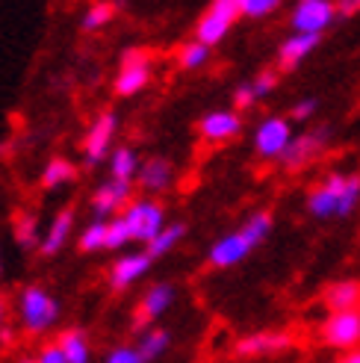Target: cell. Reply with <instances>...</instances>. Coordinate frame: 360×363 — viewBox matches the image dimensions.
Instances as JSON below:
<instances>
[{"instance_id": "obj_22", "label": "cell", "mask_w": 360, "mask_h": 363, "mask_svg": "<svg viewBox=\"0 0 360 363\" xmlns=\"http://www.w3.org/2000/svg\"><path fill=\"white\" fill-rule=\"evenodd\" d=\"M184 237H186V225H184V222H171V225H166L163 230L157 233V240H151V242H148L145 254H148L151 260L166 257L169 251H174L180 242H184Z\"/></svg>"}, {"instance_id": "obj_9", "label": "cell", "mask_w": 360, "mask_h": 363, "mask_svg": "<svg viewBox=\"0 0 360 363\" xmlns=\"http://www.w3.org/2000/svg\"><path fill=\"white\" fill-rule=\"evenodd\" d=\"M346 177H349V174H343V172H331V174L308 195V213L313 216V219H319V222L339 219V204H343Z\"/></svg>"}, {"instance_id": "obj_6", "label": "cell", "mask_w": 360, "mask_h": 363, "mask_svg": "<svg viewBox=\"0 0 360 363\" xmlns=\"http://www.w3.org/2000/svg\"><path fill=\"white\" fill-rule=\"evenodd\" d=\"M148 83H151V57H148L145 50H139V48L124 50L121 65H118V74H116V95L133 98Z\"/></svg>"}, {"instance_id": "obj_1", "label": "cell", "mask_w": 360, "mask_h": 363, "mask_svg": "<svg viewBox=\"0 0 360 363\" xmlns=\"http://www.w3.org/2000/svg\"><path fill=\"white\" fill-rule=\"evenodd\" d=\"M272 228H275V219H272V213H269V210H260V213H254V216H248V222H245L240 230L225 233L222 240H215V242L210 245L207 263H210L213 269H230V266L242 263L251 251L269 240Z\"/></svg>"}, {"instance_id": "obj_16", "label": "cell", "mask_w": 360, "mask_h": 363, "mask_svg": "<svg viewBox=\"0 0 360 363\" xmlns=\"http://www.w3.org/2000/svg\"><path fill=\"white\" fill-rule=\"evenodd\" d=\"M198 130L207 142H227L242 133V116L237 110H213L198 121Z\"/></svg>"}, {"instance_id": "obj_38", "label": "cell", "mask_w": 360, "mask_h": 363, "mask_svg": "<svg viewBox=\"0 0 360 363\" xmlns=\"http://www.w3.org/2000/svg\"><path fill=\"white\" fill-rule=\"evenodd\" d=\"M337 363H360V349H354V352H346V354L339 357Z\"/></svg>"}, {"instance_id": "obj_2", "label": "cell", "mask_w": 360, "mask_h": 363, "mask_svg": "<svg viewBox=\"0 0 360 363\" xmlns=\"http://www.w3.org/2000/svg\"><path fill=\"white\" fill-rule=\"evenodd\" d=\"M18 316L30 334H45L60 319V301L45 286H24L18 296Z\"/></svg>"}, {"instance_id": "obj_23", "label": "cell", "mask_w": 360, "mask_h": 363, "mask_svg": "<svg viewBox=\"0 0 360 363\" xmlns=\"http://www.w3.org/2000/svg\"><path fill=\"white\" fill-rule=\"evenodd\" d=\"M57 346L62 349L65 363H89V357H92V352H89V340H86V334L80 328L62 331Z\"/></svg>"}, {"instance_id": "obj_4", "label": "cell", "mask_w": 360, "mask_h": 363, "mask_svg": "<svg viewBox=\"0 0 360 363\" xmlns=\"http://www.w3.org/2000/svg\"><path fill=\"white\" fill-rule=\"evenodd\" d=\"M121 219L128 222L130 230V242H151L157 240V233L166 228V210L157 201H130L124 207Z\"/></svg>"}, {"instance_id": "obj_13", "label": "cell", "mask_w": 360, "mask_h": 363, "mask_svg": "<svg viewBox=\"0 0 360 363\" xmlns=\"http://www.w3.org/2000/svg\"><path fill=\"white\" fill-rule=\"evenodd\" d=\"M130 192H133V184H121V180H103V184L95 189L92 195V210H95V219L98 222H110L118 216L121 207H128L130 201Z\"/></svg>"}, {"instance_id": "obj_12", "label": "cell", "mask_w": 360, "mask_h": 363, "mask_svg": "<svg viewBox=\"0 0 360 363\" xmlns=\"http://www.w3.org/2000/svg\"><path fill=\"white\" fill-rule=\"evenodd\" d=\"M174 298H177V289H174L171 284H166V281L148 286L145 296H142L139 311H136V319H133V334L142 337L145 331H151V322L163 316L169 307L174 304Z\"/></svg>"}, {"instance_id": "obj_26", "label": "cell", "mask_w": 360, "mask_h": 363, "mask_svg": "<svg viewBox=\"0 0 360 363\" xmlns=\"http://www.w3.org/2000/svg\"><path fill=\"white\" fill-rule=\"evenodd\" d=\"M12 237L21 248H33V245H42L39 237V219L33 213H18L15 222H12Z\"/></svg>"}, {"instance_id": "obj_10", "label": "cell", "mask_w": 360, "mask_h": 363, "mask_svg": "<svg viewBox=\"0 0 360 363\" xmlns=\"http://www.w3.org/2000/svg\"><path fill=\"white\" fill-rule=\"evenodd\" d=\"M322 342L331 349L354 352L360 346V311L331 313L325 322H322Z\"/></svg>"}, {"instance_id": "obj_36", "label": "cell", "mask_w": 360, "mask_h": 363, "mask_svg": "<svg viewBox=\"0 0 360 363\" xmlns=\"http://www.w3.org/2000/svg\"><path fill=\"white\" fill-rule=\"evenodd\" d=\"M39 363H65V354H62V349L57 346V342H50V346H45L42 352H39V357H35Z\"/></svg>"}, {"instance_id": "obj_8", "label": "cell", "mask_w": 360, "mask_h": 363, "mask_svg": "<svg viewBox=\"0 0 360 363\" xmlns=\"http://www.w3.org/2000/svg\"><path fill=\"white\" fill-rule=\"evenodd\" d=\"M293 142V121L283 116H269L254 130V151L263 160H281Z\"/></svg>"}, {"instance_id": "obj_25", "label": "cell", "mask_w": 360, "mask_h": 363, "mask_svg": "<svg viewBox=\"0 0 360 363\" xmlns=\"http://www.w3.org/2000/svg\"><path fill=\"white\" fill-rule=\"evenodd\" d=\"M169 346H171V334L166 328H151V331H145L139 337L136 352L142 354V360H145V363H151L157 357H163Z\"/></svg>"}, {"instance_id": "obj_34", "label": "cell", "mask_w": 360, "mask_h": 363, "mask_svg": "<svg viewBox=\"0 0 360 363\" xmlns=\"http://www.w3.org/2000/svg\"><path fill=\"white\" fill-rule=\"evenodd\" d=\"M103 363H145L142 354L136 352V346H116L110 354H106Z\"/></svg>"}, {"instance_id": "obj_7", "label": "cell", "mask_w": 360, "mask_h": 363, "mask_svg": "<svg viewBox=\"0 0 360 363\" xmlns=\"http://www.w3.org/2000/svg\"><path fill=\"white\" fill-rule=\"evenodd\" d=\"M337 18V4L331 0H298L290 12V27L301 35H322Z\"/></svg>"}, {"instance_id": "obj_37", "label": "cell", "mask_w": 360, "mask_h": 363, "mask_svg": "<svg viewBox=\"0 0 360 363\" xmlns=\"http://www.w3.org/2000/svg\"><path fill=\"white\" fill-rule=\"evenodd\" d=\"M337 9H339V15H354L360 9V4H357V0H343Z\"/></svg>"}, {"instance_id": "obj_19", "label": "cell", "mask_w": 360, "mask_h": 363, "mask_svg": "<svg viewBox=\"0 0 360 363\" xmlns=\"http://www.w3.org/2000/svg\"><path fill=\"white\" fill-rule=\"evenodd\" d=\"M325 304L331 313H346V311H360V281L343 278L325 286Z\"/></svg>"}, {"instance_id": "obj_17", "label": "cell", "mask_w": 360, "mask_h": 363, "mask_svg": "<svg viewBox=\"0 0 360 363\" xmlns=\"http://www.w3.org/2000/svg\"><path fill=\"white\" fill-rule=\"evenodd\" d=\"M319 42H322V35H301V33L286 35V39L281 42V48H278V68L283 71V74L296 71L319 48Z\"/></svg>"}, {"instance_id": "obj_29", "label": "cell", "mask_w": 360, "mask_h": 363, "mask_svg": "<svg viewBox=\"0 0 360 363\" xmlns=\"http://www.w3.org/2000/svg\"><path fill=\"white\" fill-rule=\"evenodd\" d=\"M106 248V222H92V225H86V230L80 233V251H101Z\"/></svg>"}, {"instance_id": "obj_24", "label": "cell", "mask_w": 360, "mask_h": 363, "mask_svg": "<svg viewBox=\"0 0 360 363\" xmlns=\"http://www.w3.org/2000/svg\"><path fill=\"white\" fill-rule=\"evenodd\" d=\"M74 177H77V166H74V162L65 160V157H53L47 166H45V172H42V186L45 189H60V186L71 184Z\"/></svg>"}, {"instance_id": "obj_14", "label": "cell", "mask_w": 360, "mask_h": 363, "mask_svg": "<svg viewBox=\"0 0 360 363\" xmlns=\"http://www.w3.org/2000/svg\"><path fill=\"white\" fill-rule=\"evenodd\" d=\"M293 334L286 331H257V334H245L242 340H237V352L240 357H263V354H278L283 349L293 346Z\"/></svg>"}, {"instance_id": "obj_28", "label": "cell", "mask_w": 360, "mask_h": 363, "mask_svg": "<svg viewBox=\"0 0 360 363\" xmlns=\"http://www.w3.org/2000/svg\"><path fill=\"white\" fill-rule=\"evenodd\" d=\"M116 18V6L113 4H95V6H89L86 15H83V30L86 33H92V30H101L106 27Z\"/></svg>"}, {"instance_id": "obj_3", "label": "cell", "mask_w": 360, "mask_h": 363, "mask_svg": "<svg viewBox=\"0 0 360 363\" xmlns=\"http://www.w3.org/2000/svg\"><path fill=\"white\" fill-rule=\"evenodd\" d=\"M240 15V0H215L210 4V9L198 18L195 24V42H201L204 48H215L225 42V35L230 33V27L237 24Z\"/></svg>"}, {"instance_id": "obj_5", "label": "cell", "mask_w": 360, "mask_h": 363, "mask_svg": "<svg viewBox=\"0 0 360 363\" xmlns=\"http://www.w3.org/2000/svg\"><path fill=\"white\" fill-rule=\"evenodd\" d=\"M328 142H331V127H328V124L316 127V130H308V133L293 136L290 148H286V154L281 157V166H283L286 172H301V169H308L313 160H319L322 154H325Z\"/></svg>"}, {"instance_id": "obj_21", "label": "cell", "mask_w": 360, "mask_h": 363, "mask_svg": "<svg viewBox=\"0 0 360 363\" xmlns=\"http://www.w3.org/2000/svg\"><path fill=\"white\" fill-rule=\"evenodd\" d=\"M139 157L133 148H128V145H121V148H116L110 154V177L113 180H121V184H133V177L139 174Z\"/></svg>"}, {"instance_id": "obj_18", "label": "cell", "mask_w": 360, "mask_h": 363, "mask_svg": "<svg viewBox=\"0 0 360 363\" xmlns=\"http://www.w3.org/2000/svg\"><path fill=\"white\" fill-rule=\"evenodd\" d=\"M139 186L145 189L148 195H159V192H166L171 186V180H174V169H171V162L166 157H151L145 160L139 166Z\"/></svg>"}, {"instance_id": "obj_35", "label": "cell", "mask_w": 360, "mask_h": 363, "mask_svg": "<svg viewBox=\"0 0 360 363\" xmlns=\"http://www.w3.org/2000/svg\"><path fill=\"white\" fill-rule=\"evenodd\" d=\"M254 92H251V83H240L237 89H233V106H237V113L240 110H248V106H254Z\"/></svg>"}, {"instance_id": "obj_40", "label": "cell", "mask_w": 360, "mask_h": 363, "mask_svg": "<svg viewBox=\"0 0 360 363\" xmlns=\"http://www.w3.org/2000/svg\"><path fill=\"white\" fill-rule=\"evenodd\" d=\"M4 311L6 307H4V298H0V325H4Z\"/></svg>"}, {"instance_id": "obj_11", "label": "cell", "mask_w": 360, "mask_h": 363, "mask_svg": "<svg viewBox=\"0 0 360 363\" xmlns=\"http://www.w3.org/2000/svg\"><path fill=\"white\" fill-rule=\"evenodd\" d=\"M116 130H118V116L116 113H101L92 127L86 130V139H83V157L89 166H98L110 157L113 151V139H116Z\"/></svg>"}, {"instance_id": "obj_39", "label": "cell", "mask_w": 360, "mask_h": 363, "mask_svg": "<svg viewBox=\"0 0 360 363\" xmlns=\"http://www.w3.org/2000/svg\"><path fill=\"white\" fill-rule=\"evenodd\" d=\"M0 340H4V342H12V331H9V328H0Z\"/></svg>"}, {"instance_id": "obj_30", "label": "cell", "mask_w": 360, "mask_h": 363, "mask_svg": "<svg viewBox=\"0 0 360 363\" xmlns=\"http://www.w3.org/2000/svg\"><path fill=\"white\" fill-rule=\"evenodd\" d=\"M130 242V230H128V222L116 216V219L106 222V248L116 251V248H124Z\"/></svg>"}, {"instance_id": "obj_33", "label": "cell", "mask_w": 360, "mask_h": 363, "mask_svg": "<svg viewBox=\"0 0 360 363\" xmlns=\"http://www.w3.org/2000/svg\"><path fill=\"white\" fill-rule=\"evenodd\" d=\"M319 110V101L316 98H301L298 104H293V113H290V121L296 124H308Z\"/></svg>"}, {"instance_id": "obj_41", "label": "cell", "mask_w": 360, "mask_h": 363, "mask_svg": "<svg viewBox=\"0 0 360 363\" xmlns=\"http://www.w3.org/2000/svg\"><path fill=\"white\" fill-rule=\"evenodd\" d=\"M21 363H39V360H35V357H21Z\"/></svg>"}, {"instance_id": "obj_27", "label": "cell", "mask_w": 360, "mask_h": 363, "mask_svg": "<svg viewBox=\"0 0 360 363\" xmlns=\"http://www.w3.org/2000/svg\"><path fill=\"white\" fill-rule=\"evenodd\" d=\"M207 57H210V48H204L201 42H184L180 45V50H177V65L180 68H186V71H195V68H201L204 62H207Z\"/></svg>"}, {"instance_id": "obj_20", "label": "cell", "mask_w": 360, "mask_h": 363, "mask_svg": "<svg viewBox=\"0 0 360 363\" xmlns=\"http://www.w3.org/2000/svg\"><path fill=\"white\" fill-rule=\"evenodd\" d=\"M71 230H74V210L65 207V210H60L57 216H53L50 228L45 230V237H42V245L39 248H42L45 257H53L57 251H62V245L71 237Z\"/></svg>"}, {"instance_id": "obj_32", "label": "cell", "mask_w": 360, "mask_h": 363, "mask_svg": "<svg viewBox=\"0 0 360 363\" xmlns=\"http://www.w3.org/2000/svg\"><path fill=\"white\" fill-rule=\"evenodd\" d=\"M251 83V92H254V101H263L275 92V86H278V74L275 71H260V74L254 80H248Z\"/></svg>"}, {"instance_id": "obj_31", "label": "cell", "mask_w": 360, "mask_h": 363, "mask_svg": "<svg viewBox=\"0 0 360 363\" xmlns=\"http://www.w3.org/2000/svg\"><path fill=\"white\" fill-rule=\"evenodd\" d=\"M278 6H281L278 0H240V15L242 18H266Z\"/></svg>"}, {"instance_id": "obj_15", "label": "cell", "mask_w": 360, "mask_h": 363, "mask_svg": "<svg viewBox=\"0 0 360 363\" xmlns=\"http://www.w3.org/2000/svg\"><path fill=\"white\" fill-rule=\"evenodd\" d=\"M151 257L145 251H128V254H121V257L110 266V286L113 289H128L133 286L139 278H145L148 275V269H151Z\"/></svg>"}]
</instances>
